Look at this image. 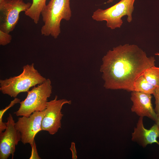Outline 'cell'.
I'll list each match as a JSON object with an SVG mask.
<instances>
[{"label":"cell","mask_w":159,"mask_h":159,"mask_svg":"<svg viewBox=\"0 0 159 159\" xmlns=\"http://www.w3.org/2000/svg\"><path fill=\"white\" fill-rule=\"evenodd\" d=\"M6 0H0V4H1L3 3L4 1H5Z\"/></svg>","instance_id":"obj_22"},{"label":"cell","mask_w":159,"mask_h":159,"mask_svg":"<svg viewBox=\"0 0 159 159\" xmlns=\"http://www.w3.org/2000/svg\"><path fill=\"white\" fill-rule=\"evenodd\" d=\"M70 0H50L42 9L41 14L44 23L41 32L44 36L57 38L61 33L62 19L69 21L72 16Z\"/></svg>","instance_id":"obj_2"},{"label":"cell","mask_w":159,"mask_h":159,"mask_svg":"<svg viewBox=\"0 0 159 159\" xmlns=\"http://www.w3.org/2000/svg\"><path fill=\"white\" fill-rule=\"evenodd\" d=\"M159 137V127L158 125L156 123L150 129H146L144 126L143 117H140L132 133V141L145 148L148 145L154 143L159 145V142L157 140Z\"/></svg>","instance_id":"obj_11"},{"label":"cell","mask_w":159,"mask_h":159,"mask_svg":"<svg viewBox=\"0 0 159 159\" xmlns=\"http://www.w3.org/2000/svg\"><path fill=\"white\" fill-rule=\"evenodd\" d=\"M71 150L72 155V158L73 159H77V152L75 146V143L72 142L71 143V146L70 148Z\"/></svg>","instance_id":"obj_19"},{"label":"cell","mask_w":159,"mask_h":159,"mask_svg":"<svg viewBox=\"0 0 159 159\" xmlns=\"http://www.w3.org/2000/svg\"><path fill=\"white\" fill-rule=\"evenodd\" d=\"M155 55H158L159 56V53H155Z\"/></svg>","instance_id":"obj_23"},{"label":"cell","mask_w":159,"mask_h":159,"mask_svg":"<svg viewBox=\"0 0 159 159\" xmlns=\"http://www.w3.org/2000/svg\"><path fill=\"white\" fill-rule=\"evenodd\" d=\"M20 101L19 99L15 97L8 106L4 109L0 110V133L4 131L6 127V122H4L3 121V117L4 113L9 109L13 106L15 104L20 103Z\"/></svg>","instance_id":"obj_15"},{"label":"cell","mask_w":159,"mask_h":159,"mask_svg":"<svg viewBox=\"0 0 159 159\" xmlns=\"http://www.w3.org/2000/svg\"><path fill=\"white\" fill-rule=\"evenodd\" d=\"M47 0H32L30 7L25 12V15L32 19L37 24L39 20L41 12L46 5Z\"/></svg>","instance_id":"obj_12"},{"label":"cell","mask_w":159,"mask_h":159,"mask_svg":"<svg viewBox=\"0 0 159 159\" xmlns=\"http://www.w3.org/2000/svg\"><path fill=\"white\" fill-rule=\"evenodd\" d=\"M114 0H108L107 2V3H110L113 2Z\"/></svg>","instance_id":"obj_21"},{"label":"cell","mask_w":159,"mask_h":159,"mask_svg":"<svg viewBox=\"0 0 159 159\" xmlns=\"http://www.w3.org/2000/svg\"><path fill=\"white\" fill-rule=\"evenodd\" d=\"M143 75L145 79L155 87L159 86V67L155 66L149 68L144 72Z\"/></svg>","instance_id":"obj_14"},{"label":"cell","mask_w":159,"mask_h":159,"mask_svg":"<svg viewBox=\"0 0 159 159\" xmlns=\"http://www.w3.org/2000/svg\"><path fill=\"white\" fill-rule=\"evenodd\" d=\"M153 95L155 99L154 110L158 115H159V86L156 87Z\"/></svg>","instance_id":"obj_17"},{"label":"cell","mask_w":159,"mask_h":159,"mask_svg":"<svg viewBox=\"0 0 159 159\" xmlns=\"http://www.w3.org/2000/svg\"><path fill=\"white\" fill-rule=\"evenodd\" d=\"M12 39L11 36L0 30V45L5 46L9 43Z\"/></svg>","instance_id":"obj_16"},{"label":"cell","mask_w":159,"mask_h":159,"mask_svg":"<svg viewBox=\"0 0 159 159\" xmlns=\"http://www.w3.org/2000/svg\"><path fill=\"white\" fill-rule=\"evenodd\" d=\"M155 122L156 124H157L159 127V115H158L157 118Z\"/></svg>","instance_id":"obj_20"},{"label":"cell","mask_w":159,"mask_h":159,"mask_svg":"<svg viewBox=\"0 0 159 159\" xmlns=\"http://www.w3.org/2000/svg\"><path fill=\"white\" fill-rule=\"evenodd\" d=\"M6 127L0 133V159H7L11 155L13 158L16 146L21 140L20 133L15 128V122L11 114L6 122Z\"/></svg>","instance_id":"obj_9"},{"label":"cell","mask_w":159,"mask_h":159,"mask_svg":"<svg viewBox=\"0 0 159 159\" xmlns=\"http://www.w3.org/2000/svg\"><path fill=\"white\" fill-rule=\"evenodd\" d=\"M135 0H121L105 9L99 8L94 12L92 18L97 21H106L107 27L111 29L120 28L123 23L122 18L123 16H127L128 22L132 21Z\"/></svg>","instance_id":"obj_5"},{"label":"cell","mask_w":159,"mask_h":159,"mask_svg":"<svg viewBox=\"0 0 159 159\" xmlns=\"http://www.w3.org/2000/svg\"><path fill=\"white\" fill-rule=\"evenodd\" d=\"M152 96L150 94L141 92L132 91L130 99L133 103L132 112L139 117H146L156 121L158 115L153 108L151 102Z\"/></svg>","instance_id":"obj_10"},{"label":"cell","mask_w":159,"mask_h":159,"mask_svg":"<svg viewBox=\"0 0 159 159\" xmlns=\"http://www.w3.org/2000/svg\"><path fill=\"white\" fill-rule=\"evenodd\" d=\"M19 75L0 80V90L4 94L15 98L20 93L27 92L32 87L40 84L46 80L36 69L34 63L24 65Z\"/></svg>","instance_id":"obj_3"},{"label":"cell","mask_w":159,"mask_h":159,"mask_svg":"<svg viewBox=\"0 0 159 159\" xmlns=\"http://www.w3.org/2000/svg\"><path fill=\"white\" fill-rule=\"evenodd\" d=\"M154 57L135 44L120 45L109 50L102 58L100 71L104 86L111 90L134 91L135 81L148 68L155 66Z\"/></svg>","instance_id":"obj_1"},{"label":"cell","mask_w":159,"mask_h":159,"mask_svg":"<svg viewBox=\"0 0 159 159\" xmlns=\"http://www.w3.org/2000/svg\"><path fill=\"white\" fill-rule=\"evenodd\" d=\"M155 88L145 79L143 74L137 79L134 85V91L150 95L153 94Z\"/></svg>","instance_id":"obj_13"},{"label":"cell","mask_w":159,"mask_h":159,"mask_svg":"<svg viewBox=\"0 0 159 159\" xmlns=\"http://www.w3.org/2000/svg\"><path fill=\"white\" fill-rule=\"evenodd\" d=\"M57 98L56 96L54 100L48 102L42 122V130L47 131L52 135L56 133L61 128V120L63 115L61 112L62 106L65 104L71 103L70 100H57Z\"/></svg>","instance_id":"obj_8"},{"label":"cell","mask_w":159,"mask_h":159,"mask_svg":"<svg viewBox=\"0 0 159 159\" xmlns=\"http://www.w3.org/2000/svg\"><path fill=\"white\" fill-rule=\"evenodd\" d=\"M45 112V110L34 112L29 117L19 118L15 122V128L20 133L21 141L23 144L29 143L31 146L35 143V135L42 130V122Z\"/></svg>","instance_id":"obj_7"},{"label":"cell","mask_w":159,"mask_h":159,"mask_svg":"<svg viewBox=\"0 0 159 159\" xmlns=\"http://www.w3.org/2000/svg\"><path fill=\"white\" fill-rule=\"evenodd\" d=\"M51 80L46 79L42 83L27 92L25 99L19 103L20 107L14 112L16 116L29 117L36 111H42L46 108L47 99L52 93Z\"/></svg>","instance_id":"obj_4"},{"label":"cell","mask_w":159,"mask_h":159,"mask_svg":"<svg viewBox=\"0 0 159 159\" xmlns=\"http://www.w3.org/2000/svg\"><path fill=\"white\" fill-rule=\"evenodd\" d=\"M31 5L22 0H6L0 4V30L8 33L12 31L18 22L20 13L26 11Z\"/></svg>","instance_id":"obj_6"},{"label":"cell","mask_w":159,"mask_h":159,"mask_svg":"<svg viewBox=\"0 0 159 159\" xmlns=\"http://www.w3.org/2000/svg\"><path fill=\"white\" fill-rule=\"evenodd\" d=\"M32 147L31 155L30 159H40L37 152L36 146L35 143L31 146Z\"/></svg>","instance_id":"obj_18"}]
</instances>
